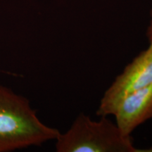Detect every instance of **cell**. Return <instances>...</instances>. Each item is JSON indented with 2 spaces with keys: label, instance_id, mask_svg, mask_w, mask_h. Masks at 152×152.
Segmentation results:
<instances>
[{
  "label": "cell",
  "instance_id": "obj_1",
  "mask_svg": "<svg viewBox=\"0 0 152 152\" xmlns=\"http://www.w3.org/2000/svg\"><path fill=\"white\" fill-rule=\"evenodd\" d=\"M60 133L38 118L27 98L0 85V152L41 145Z\"/></svg>",
  "mask_w": 152,
  "mask_h": 152
},
{
  "label": "cell",
  "instance_id": "obj_2",
  "mask_svg": "<svg viewBox=\"0 0 152 152\" xmlns=\"http://www.w3.org/2000/svg\"><path fill=\"white\" fill-rule=\"evenodd\" d=\"M58 152H136L131 136L121 132L107 116L94 121L83 113L56 138Z\"/></svg>",
  "mask_w": 152,
  "mask_h": 152
},
{
  "label": "cell",
  "instance_id": "obj_3",
  "mask_svg": "<svg viewBox=\"0 0 152 152\" xmlns=\"http://www.w3.org/2000/svg\"><path fill=\"white\" fill-rule=\"evenodd\" d=\"M152 84V42L125 67L101 99L96 114L113 115L120 102L127 95Z\"/></svg>",
  "mask_w": 152,
  "mask_h": 152
},
{
  "label": "cell",
  "instance_id": "obj_4",
  "mask_svg": "<svg viewBox=\"0 0 152 152\" xmlns=\"http://www.w3.org/2000/svg\"><path fill=\"white\" fill-rule=\"evenodd\" d=\"M113 115L121 132L130 136L139 125L152 118V84L127 95Z\"/></svg>",
  "mask_w": 152,
  "mask_h": 152
},
{
  "label": "cell",
  "instance_id": "obj_5",
  "mask_svg": "<svg viewBox=\"0 0 152 152\" xmlns=\"http://www.w3.org/2000/svg\"><path fill=\"white\" fill-rule=\"evenodd\" d=\"M147 36L149 43L152 42V10L151 12V20H150L149 25L147 30Z\"/></svg>",
  "mask_w": 152,
  "mask_h": 152
},
{
  "label": "cell",
  "instance_id": "obj_6",
  "mask_svg": "<svg viewBox=\"0 0 152 152\" xmlns=\"http://www.w3.org/2000/svg\"><path fill=\"white\" fill-rule=\"evenodd\" d=\"M136 152H152V146L147 149H137Z\"/></svg>",
  "mask_w": 152,
  "mask_h": 152
}]
</instances>
